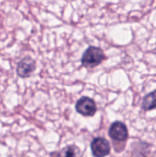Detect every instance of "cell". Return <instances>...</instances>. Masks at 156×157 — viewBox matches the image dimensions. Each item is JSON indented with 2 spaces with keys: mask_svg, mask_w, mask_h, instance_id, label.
<instances>
[{
  "mask_svg": "<svg viewBox=\"0 0 156 157\" xmlns=\"http://www.w3.org/2000/svg\"><path fill=\"white\" fill-rule=\"evenodd\" d=\"M105 59L106 55L100 48L90 46L83 54L81 63L84 67L93 68L100 64Z\"/></svg>",
  "mask_w": 156,
  "mask_h": 157,
  "instance_id": "6da1fadb",
  "label": "cell"
},
{
  "mask_svg": "<svg viewBox=\"0 0 156 157\" xmlns=\"http://www.w3.org/2000/svg\"><path fill=\"white\" fill-rule=\"evenodd\" d=\"M76 112L84 117H93L97 110L96 103L88 97H82L78 100L75 105Z\"/></svg>",
  "mask_w": 156,
  "mask_h": 157,
  "instance_id": "7a4b0ae2",
  "label": "cell"
},
{
  "mask_svg": "<svg viewBox=\"0 0 156 157\" xmlns=\"http://www.w3.org/2000/svg\"><path fill=\"white\" fill-rule=\"evenodd\" d=\"M109 135L113 140L118 142H124L128 136V129L125 124L120 121H116L110 126L109 129Z\"/></svg>",
  "mask_w": 156,
  "mask_h": 157,
  "instance_id": "3957f363",
  "label": "cell"
},
{
  "mask_svg": "<svg viewBox=\"0 0 156 157\" xmlns=\"http://www.w3.org/2000/svg\"><path fill=\"white\" fill-rule=\"evenodd\" d=\"M35 70V61L31 57L26 56L18 62L16 73L21 78H29Z\"/></svg>",
  "mask_w": 156,
  "mask_h": 157,
  "instance_id": "277c9868",
  "label": "cell"
},
{
  "mask_svg": "<svg viewBox=\"0 0 156 157\" xmlns=\"http://www.w3.org/2000/svg\"><path fill=\"white\" fill-rule=\"evenodd\" d=\"M93 155L95 156H105L110 153V143L103 137H96L93 139L90 144Z\"/></svg>",
  "mask_w": 156,
  "mask_h": 157,
  "instance_id": "5b68a950",
  "label": "cell"
},
{
  "mask_svg": "<svg viewBox=\"0 0 156 157\" xmlns=\"http://www.w3.org/2000/svg\"><path fill=\"white\" fill-rule=\"evenodd\" d=\"M142 109L148 111V110H155L156 109V90L151 93L148 94L144 97L142 103Z\"/></svg>",
  "mask_w": 156,
  "mask_h": 157,
  "instance_id": "8992f818",
  "label": "cell"
},
{
  "mask_svg": "<svg viewBox=\"0 0 156 157\" xmlns=\"http://www.w3.org/2000/svg\"><path fill=\"white\" fill-rule=\"evenodd\" d=\"M80 155V150L74 145H69L61 150L58 154H54L51 156H76Z\"/></svg>",
  "mask_w": 156,
  "mask_h": 157,
  "instance_id": "52a82bcc",
  "label": "cell"
}]
</instances>
